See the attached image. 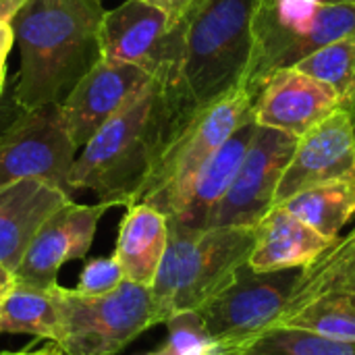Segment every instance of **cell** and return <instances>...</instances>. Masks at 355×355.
<instances>
[{"label": "cell", "mask_w": 355, "mask_h": 355, "mask_svg": "<svg viewBox=\"0 0 355 355\" xmlns=\"http://www.w3.org/2000/svg\"><path fill=\"white\" fill-rule=\"evenodd\" d=\"M69 200L60 187L37 179L0 187V264L15 272L42 223Z\"/></svg>", "instance_id": "cell-17"}, {"label": "cell", "mask_w": 355, "mask_h": 355, "mask_svg": "<svg viewBox=\"0 0 355 355\" xmlns=\"http://www.w3.org/2000/svg\"><path fill=\"white\" fill-rule=\"evenodd\" d=\"M102 58L129 62L168 85L181 50V21L148 0H125L100 25Z\"/></svg>", "instance_id": "cell-10"}, {"label": "cell", "mask_w": 355, "mask_h": 355, "mask_svg": "<svg viewBox=\"0 0 355 355\" xmlns=\"http://www.w3.org/2000/svg\"><path fill=\"white\" fill-rule=\"evenodd\" d=\"M62 310L64 355H116L131 341L166 318L152 287L123 281L104 295H83L77 289H58Z\"/></svg>", "instance_id": "cell-7"}, {"label": "cell", "mask_w": 355, "mask_h": 355, "mask_svg": "<svg viewBox=\"0 0 355 355\" xmlns=\"http://www.w3.org/2000/svg\"><path fill=\"white\" fill-rule=\"evenodd\" d=\"M23 112H27V110H23L15 100H12V96L10 98H0V133H4Z\"/></svg>", "instance_id": "cell-27"}, {"label": "cell", "mask_w": 355, "mask_h": 355, "mask_svg": "<svg viewBox=\"0 0 355 355\" xmlns=\"http://www.w3.org/2000/svg\"><path fill=\"white\" fill-rule=\"evenodd\" d=\"M300 270L256 272L245 264L218 295L198 310L210 337L235 347L277 324Z\"/></svg>", "instance_id": "cell-9"}, {"label": "cell", "mask_w": 355, "mask_h": 355, "mask_svg": "<svg viewBox=\"0 0 355 355\" xmlns=\"http://www.w3.org/2000/svg\"><path fill=\"white\" fill-rule=\"evenodd\" d=\"M252 106V96L239 85L175 129L158 156L139 202L154 206L166 218H175L200 171L243 123L254 119Z\"/></svg>", "instance_id": "cell-6"}, {"label": "cell", "mask_w": 355, "mask_h": 355, "mask_svg": "<svg viewBox=\"0 0 355 355\" xmlns=\"http://www.w3.org/2000/svg\"><path fill=\"white\" fill-rule=\"evenodd\" d=\"M15 283H17L15 272L10 268H6V266L0 264V306L6 300V295L10 293V289L15 287Z\"/></svg>", "instance_id": "cell-30"}, {"label": "cell", "mask_w": 355, "mask_h": 355, "mask_svg": "<svg viewBox=\"0 0 355 355\" xmlns=\"http://www.w3.org/2000/svg\"><path fill=\"white\" fill-rule=\"evenodd\" d=\"M77 152L62 125L58 104L27 110L0 133V187L37 179L71 196L67 179Z\"/></svg>", "instance_id": "cell-11"}, {"label": "cell", "mask_w": 355, "mask_h": 355, "mask_svg": "<svg viewBox=\"0 0 355 355\" xmlns=\"http://www.w3.org/2000/svg\"><path fill=\"white\" fill-rule=\"evenodd\" d=\"M252 60L243 79L248 94L279 69L310 52L355 37V0H258L252 21Z\"/></svg>", "instance_id": "cell-5"}, {"label": "cell", "mask_w": 355, "mask_h": 355, "mask_svg": "<svg viewBox=\"0 0 355 355\" xmlns=\"http://www.w3.org/2000/svg\"><path fill=\"white\" fill-rule=\"evenodd\" d=\"M4 81H6V60H0V98L4 94Z\"/></svg>", "instance_id": "cell-34"}, {"label": "cell", "mask_w": 355, "mask_h": 355, "mask_svg": "<svg viewBox=\"0 0 355 355\" xmlns=\"http://www.w3.org/2000/svg\"><path fill=\"white\" fill-rule=\"evenodd\" d=\"M0 355H64V352L52 343V345H46L42 349H23V352H2Z\"/></svg>", "instance_id": "cell-32"}, {"label": "cell", "mask_w": 355, "mask_h": 355, "mask_svg": "<svg viewBox=\"0 0 355 355\" xmlns=\"http://www.w3.org/2000/svg\"><path fill=\"white\" fill-rule=\"evenodd\" d=\"M108 208L112 206L104 202L75 204L69 200L62 204L42 223L33 235L15 270V279L19 283L44 289L58 285V270L67 262L87 256L98 223Z\"/></svg>", "instance_id": "cell-14"}, {"label": "cell", "mask_w": 355, "mask_h": 355, "mask_svg": "<svg viewBox=\"0 0 355 355\" xmlns=\"http://www.w3.org/2000/svg\"><path fill=\"white\" fill-rule=\"evenodd\" d=\"M295 146L297 137L256 125L248 154L206 227H256L275 206L279 183Z\"/></svg>", "instance_id": "cell-12"}, {"label": "cell", "mask_w": 355, "mask_h": 355, "mask_svg": "<svg viewBox=\"0 0 355 355\" xmlns=\"http://www.w3.org/2000/svg\"><path fill=\"white\" fill-rule=\"evenodd\" d=\"M258 0H198L181 21V50L175 75L164 85L173 129L216 102L245 79Z\"/></svg>", "instance_id": "cell-2"}, {"label": "cell", "mask_w": 355, "mask_h": 355, "mask_svg": "<svg viewBox=\"0 0 355 355\" xmlns=\"http://www.w3.org/2000/svg\"><path fill=\"white\" fill-rule=\"evenodd\" d=\"M277 206L287 208L320 235L339 239L355 218V173L312 185Z\"/></svg>", "instance_id": "cell-22"}, {"label": "cell", "mask_w": 355, "mask_h": 355, "mask_svg": "<svg viewBox=\"0 0 355 355\" xmlns=\"http://www.w3.org/2000/svg\"><path fill=\"white\" fill-rule=\"evenodd\" d=\"M355 173V121L345 108L335 110L322 123L297 139L293 156L279 183L275 206L291 196Z\"/></svg>", "instance_id": "cell-16"}, {"label": "cell", "mask_w": 355, "mask_h": 355, "mask_svg": "<svg viewBox=\"0 0 355 355\" xmlns=\"http://www.w3.org/2000/svg\"><path fill=\"white\" fill-rule=\"evenodd\" d=\"M25 0H0V23H10Z\"/></svg>", "instance_id": "cell-31"}, {"label": "cell", "mask_w": 355, "mask_h": 355, "mask_svg": "<svg viewBox=\"0 0 355 355\" xmlns=\"http://www.w3.org/2000/svg\"><path fill=\"white\" fill-rule=\"evenodd\" d=\"M154 77L144 69L102 58L58 102L62 125L81 150L108 121H112Z\"/></svg>", "instance_id": "cell-13"}, {"label": "cell", "mask_w": 355, "mask_h": 355, "mask_svg": "<svg viewBox=\"0 0 355 355\" xmlns=\"http://www.w3.org/2000/svg\"><path fill=\"white\" fill-rule=\"evenodd\" d=\"M156 6H160L164 12H168L175 21H179L198 0H148Z\"/></svg>", "instance_id": "cell-28"}, {"label": "cell", "mask_w": 355, "mask_h": 355, "mask_svg": "<svg viewBox=\"0 0 355 355\" xmlns=\"http://www.w3.org/2000/svg\"><path fill=\"white\" fill-rule=\"evenodd\" d=\"M166 347L175 355H204L214 343L198 312H179L166 322Z\"/></svg>", "instance_id": "cell-25"}, {"label": "cell", "mask_w": 355, "mask_h": 355, "mask_svg": "<svg viewBox=\"0 0 355 355\" xmlns=\"http://www.w3.org/2000/svg\"><path fill=\"white\" fill-rule=\"evenodd\" d=\"M254 231L248 266L256 272L304 268L337 241L320 235L283 206H272Z\"/></svg>", "instance_id": "cell-18"}, {"label": "cell", "mask_w": 355, "mask_h": 355, "mask_svg": "<svg viewBox=\"0 0 355 355\" xmlns=\"http://www.w3.org/2000/svg\"><path fill=\"white\" fill-rule=\"evenodd\" d=\"M254 239V227L191 229L168 220L166 252L152 283L164 318L198 312L218 295L248 264Z\"/></svg>", "instance_id": "cell-4"}, {"label": "cell", "mask_w": 355, "mask_h": 355, "mask_svg": "<svg viewBox=\"0 0 355 355\" xmlns=\"http://www.w3.org/2000/svg\"><path fill=\"white\" fill-rule=\"evenodd\" d=\"M168 243V218L146 202L127 206L119 227L114 258L127 281L152 287Z\"/></svg>", "instance_id": "cell-19"}, {"label": "cell", "mask_w": 355, "mask_h": 355, "mask_svg": "<svg viewBox=\"0 0 355 355\" xmlns=\"http://www.w3.org/2000/svg\"><path fill=\"white\" fill-rule=\"evenodd\" d=\"M277 324L355 339V227L300 270Z\"/></svg>", "instance_id": "cell-8"}, {"label": "cell", "mask_w": 355, "mask_h": 355, "mask_svg": "<svg viewBox=\"0 0 355 355\" xmlns=\"http://www.w3.org/2000/svg\"><path fill=\"white\" fill-rule=\"evenodd\" d=\"M293 67L308 73L310 77L329 83L343 102L355 79V37H345L322 46L304 56Z\"/></svg>", "instance_id": "cell-24"}, {"label": "cell", "mask_w": 355, "mask_h": 355, "mask_svg": "<svg viewBox=\"0 0 355 355\" xmlns=\"http://www.w3.org/2000/svg\"><path fill=\"white\" fill-rule=\"evenodd\" d=\"M254 133H256V121L250 119L216 150V154L208 160V164L196 177L181 212L168 220L179 223L183 227H191V229L206 227L212 210L218 206V202L229 191V187L248 154Z\"/></svg>", "instance_id": "cell-20"}, {"label": "cell", "mask_w": 355, "mask_h": 355, "mask_svg": "<svg viewBox=\"0 0 355 355\" xmlns=\"http://www.w3.org/2000/svg\"><path fill=\"white\" fill-rule=\"evenodd\" d=\"M15 44V33L10 23H0V60H6L8 52L12 50Z\"/></svg>", "instance_id": "cell-29"}, {"label": "cell", "mask_w": 355, "mask_h": 355, "mask_svg": "<svg viewBox=\"0 0 355 355\" xmlns=\"http://www.w3.org/2000/svg\"><path fill=\"white\" fill-rule=\"evenodd\" d=\"M341 108V96L324 81L297 67L275 71L256 92L252 114L256 125L302 137Z\"/></svg>", "instance_id": "cell-15"}, {"label": "cell", "mask_w": 355, "mask_h": 355, "mask_svg": "<svg viewBox=\"0 0 355 355\" xmlns=\"http://www.w3.org/2000/svg\"><path fill=\"white\" fill-rule=\"evenodd\" d=\"M171 129L166 89L152 79L77 152L67 179L69 191H94L108 206L139 202Z\"/></svg>", "instance_id": "cell-3"}, {"label": "cell", "mask_w": 355, "mask_h": 355, "mask_svg": "<svg viewBox=\"0 0 355 355\" xmlns=\"http://www.w3.org/2000/svg\"><path fill=\"white\" fill-rule=\"evenodd\" d=\"M227 355H355V339L272 324L245 343L227 347Z\"/></svg>", "instance_id": "cell-23"}, {"label": "cell", "mask_w": 355, "mask_h": 355, "mask_svg": "<svg viewBox=\"0 0 355 355\" xmlns=\"http://www.w3.org/2000/svg\"><path fill=\"white\" fill-rule=\"evenodd\" d=\"M354 121H355V114H354Z\"/></svg>", "instance_id": "cell-36"}, {"label": "cell", "mask_w": 355, "mask_h": 355, "mask_svg": "<svg viewBox=\"0 0 355 355\" xmlns=\"http://www.w3.org/2000/svg\"><path fill=\"white\" fill-rule=\"evenodd\" d=\"M341 108H345L347 112L355 114V79H354V85H352V89H349V94H347V96H345V100L341 102Z\"/></svg>", "instance_id": "cell-33"}, {"label": "cell", "mask_w": 355, "mask_h": 355, "mask_svg": "<svg viewBox=\"0 0 355 355\" xmlns=\"http://www.w3.org/2000/svg\"><path fill=\"white\" fill-rule=\"evenodd\" d=\"M100 0H25L10 27L21 54L12 100L23 110L58 104L102 60Z\"/></svg>", "instance_id": "cell-1"}, {"label": "cell", "mask_w": 355, "mask_h": 355, "mask_svg": "<svg viewBox=\"0 0 355 355\" xmlns=\"http://www.w3.org/2000/svg\"><path fill=\"white\" fill-rule=\"evenodd\" d=\"M58 289L60 285L44 289L17 281L0 306V333L33 335L58 345L62 337Z\"/></svg>", "instance_id": "cell-21"}, {"label": "cell", "mask_w": 355, "mask_h": 355, "mask_svg": "<svg viewBox=\"0 0 355 355\" xmlns=\"http://www.w3.org/2000/svg\"><path fill=\"white\" fill-rule=\"evenodd\" d=\"M146 355H175V354H173V352L166 347V343H164V345H160L158 349H154V352H148Z\"/></svg>", "instance_id": "cell-35"}, {"label": "cell", "mask_w": 355, "mask_h": 355, "mask_svg": "<svg viewBox=\"0 0 355 355\" xmlns=\"http://www.w3.org/2000/svg\"><path fill=\"white\" fill-rule=\"evenodd\" d=\"M123 281H125V275L114 256L94 258L79 272V281L75 289L83 295H104L116 289Z\"/></svg>", "instance_id": "cell-26"}]
</instances>
